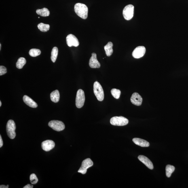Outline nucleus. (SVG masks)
I'll return each mask as SVG.
<instances>
[{"mask_svg": "<svg viewBox=\"0 0 188 188\" xmlns=\"http://www.w3.org/2000/svg\"><path fill=\"white\" fill-rule=\"evenodd\" d=\"M74 10L76 14L83 19H86L88 17V9L85 4L81 3L76 4Z\"/></svg>", "mask_w": 188, "mask_h": 188, "instance_id": "f257e3e1", "label": "nucleus"}, {"mask_svg": "<svg viewBox=\"0 0 188 188\" xmlns=\"http://www.w3.org/2000/svg\"><path fill=\"white\" fill-rule=\"evenodd\" d=\"M94 91L95 95L99 101L103 100L104 94L103 89L101 85L98 81H95L94 84Z\"/></svg>", "mask_w": 188, "mask_h": 188, "instance_id": "f03ea898", "label": "nucleus"}, {"mask_svg": "<svg viewBox=\"0 0 188 188\" xmlns=\"http://www.w3.org/2000/svg\"><path fill=\"white\" fill-rule=\"evenodd\" d=\"M16 125L13 120H9L6 125V132L7 135L11 139H13L16 136Z\"/></svg>", "mask_w": 188, "mask_h": 188, "instance_id": "7ed1b4c3", "label": "nucleus"}, {"mask_svg": "<svg viewBox=\"0 0 188 188\" xmlns=\"http://www.w3.org/2000/svg\"><path fill=\"white\" fill-rule=\"evenodd\" d=\"M110 123L115 126H123L128 124L129 120L123 117H115L112 118Z\"/></svg>", "mask_w": 188, "mask_h": 188, "instance_id": "20e7f679", "label": "nucleus"}, {"mask_svg": "<svg viewBox=\"0 0 188 188\" xmlns=\"http://www.w3.org/2000/svg\"><path fill=\"white\" fill-rule=\"evenodd\" d=\"M85 101L84 92L81 89L77 91L76 98V105L79 109L83 107Z\"/></svg>", "mask_w": 188, "mask_h": 188, "instance_id": "39448f33", "label": "nucleus"}, {"mask_svg": "<svg viewBox=\"0 0 188 188\" xmlns=\"http://www.w3.org/2000/svg\"><path fill=\"white\" fill-rule=\"evenodd\" d=\"M134 7L131 4L126 6L123 11V17L125 20H130L134 16Z\"/></svg>", "mask_w": 188, "mask_h": 188, "instance_id": "423d86ee", "label": "nucleus"}, {"mask_svg": "<svg viewBox=\"0 0 188 188\" xmlns=\"http://www.w3.org/2000/svg\"><path fill=\"white\" fill-rule=\"evenodd\" d=\"M49 126L57 132L64 130L65 128V125L62 122L58 120H52L49 122Z\"/></svg>", "mask_w": 188, "mask_h": 188, "instance_id": "0eeeda50", "label": "nucleus"}, {"mask_svg": "<svg viewBox=\"0 0 188 188\" xmlns=\"http://www.w3.org/2000/svg\"><path fill=\"white\" fill-rule=\"evenodd\" d=\"M94 163L90 159H84L81 163V166L78 170V172L82 174H85L87 172V169L93 166Z\"/></svg>", "mask_w": 188, "mask_h": 188, "instance_id": "6e6552de", "label": "nucleus"}, {"mask_svg": "<svg viewBox=\"0 0 188 188\" xmlns=\"http://www.w3.org/2000/svg\"><path fill=\"white\" fill-rule=\"evenodd\" d=\"M66 42L68 46L77 47L79 45V42L77 38L73 34H69L66 37Z\"/></svg>", "mask_w": 188, "mask_h": 188, "instance_id": "1a4fd4ad", "label": "nucleus"}, {"mask_svg": "<svg viewBox=\"0 0 188 188\" xmlns=\"http://www.w3.org/2000/svg\"><path fill=\"white\" fill-rule=\"evenodd\" d=\"M145 52L146 48L145 47L139 46L134 49L132 53V55L134 58L139 59L143 57Z\"/></svg>", "mask_w": 188, "mask_h": 188, "instance_id": "9d476101", "label": "nucleus"}, {"mask_svg": "<svg viewBox=\"0 0 188 188\" xmlns=\"http://www.w3.org/2000/svg\"><path fill=\"white\" fill-rule=\"evenodd\" d=\"M55 146L54 142L52 140H48L43 142L41 143V147L44 151H50L54 149Z\"/></svg>", "mask_w": 188, "mask_h": 188, "instance_id": "9b49d317", "label": "nucleus"}, {"mask_svg": "<svg viewBox=\"0 0 188 188\" xmlns=\"http://www.w3.org/2000/svg\"><path fill=\"white\" fill-rule=\"evenodd\" d=\"M89 65L92 68H98L100 67V64L97 59L96 53H93L92 56L89 60Z\"/></svg>", "mask_w": 188, "mask_h": 188, "instance_id": "f8f14e48", "label": "nucleus"}, {"mask_svg": "<svg viewBox=\"0 0 188 188\" xmlns=\"http://www.w3.org/2000/svg\"><path fill=\"white\" fill-rule=\"evenodd\" d=\"M130 100L133 104L135 105L139 106L142 104V98L138 93L135 92L132 94Z\"/></svg>", "mask_w": 188, "mask_h": 188, "instance_id": "ddd939ff", "label": "nucleus"}, {"mask_svg": "<svg viewBox=\"0 0 188 188\" xmlns=\"http://www.w3.org/2000/svg\"><path fill=\"white\" fill-rule=\"evenodd\" d=\"M138 159L139 160L143 163L145 166L151 170L153 169L154 168L153 165L152 163L145 156L140 155L139 156Z\"/></svg>", "mask_w": 188, "mask_h": 188, "instance_id": "4468645a", "label": "nucleus"}, {"mask_svg": "<svg viewBox=\"0 0 188 188\" xmlns=\"http://www.w3.org/2000/svg\"><path fill=\"white\" fill-rule=\"evenodd\" d=\"M132 141L136 145L141 146L142 147H148L149 146V142L139 138H134Z\"/></svg>", "mask_w": 188, "mask_h": 188, "instance_id": "2eb2a0df", "label": "nucleus"}, {"mask_svg": "<svg viewBox=\"0 0 188 188\" xmlns=\"http://www.w3.org/2000/svg\"><path fill=\"white\" fill-rule=\"evenodd\" d=\"M23 100L24 103L29 107L35 108L37 107L38 105L35 102L29 97L25 95L23 97Z\"/></svg>", "mask_w": 188, "mask_h": 188, "instance_id": "dca6fc26", "label": "nucleus"}, {"mask_svg": "<svg viewBox=\"0 0 188 188\" xmlns=\"http://www.w3.org/2000/svg\"><path fill=\"white\" fill-rule=\"evenodd\" d=\"M113 44L112 42H109L107 45L104 46V50L105 51L106 54L107 56H111L113 54Z\"/></svg>", "mask_w": 188, "mask_h": 188, "instance_id": "f3484780", "label": "nucleus"}, {"mask_svg": "<svg viewBox=\"0 0 188 188\" xmlns=\"http://www.w3.org/2000/svg\"><path fill=\"white\" fill-rule=\"evenodd\" d=\"M50 98L52 101L56 103L58 102L60 99V94L59 91L56 90L53 91L50 94Z\"/></svg>", "mask_w": 188, "mask_h": 188, "instance_id": "a211bd4d", "label": "nucleus"}, {"mask_svg": "<svg viewBox=\"0 0 188 188\" xmlns=\"http://www.w3.org/2000/svg\"><path fill=\"white\" fill-rule=\"evenodd\" d=\"M37 14L42 16H48L50 15V12L49 9L46 8L41 9H38L36 11Z\"/></svg>", "mask_w": 188, "mask_h": 188, "instance_id": "6ab92c4d", "label": "nucleus"}, {"mask_svg": "<svg viewBox=\"0 0 188 188\" xmlns=\"http://www.w3.org/2000/svg\"><path fill=\"white\" fill-rule=\"evenodd\" d=\"M175 170V167L170 165H167L166 167V174L167 177H170Z\"/></svg>", "mask_w": 188, "mask_h": 188, "instance_id": "aec40b11", "label": "nucleus"}, {"mask_svg": "<svg viewBox=\"0 0 188 188\" xmlns=\"http://www.w3.org/2000/svg\"><path fill=\"white\" fill-rule=\"evenodd\" d=\"M58 53V50L57 47H54L52 49L51 52V60L53 62H55L56 61Z\"/></svg>", "mask_w": 188, "mask_h": 188, "instance_id": "412c9836", "label": "nucleus"}, {"mask_svg": "<svg viewBox=\"0 0 188 188\" xmlns=\"http://www.w3.org/2000/svg\"><path fill=\"white\" fill-rule=\"evenodd\" d=\"M26 63V59L24 58L21 57L18 59L16 63V67L19 69H22Z\"/></svg>", "mask_w": 188, "mask_h": 188, "instance_id": "4be33fe9", "label": "nucleus"}, {"mask_svg": "<svg viewBox=\"0 0 188 188\" xmlns=\"http://www.w3.org/2000/svg\"><path fill=\"white\" fill-rule=\"evenodd\" d=\"M37 27L41 31L45 32L48 31L50 29V26L48 24H45L41 23L38 24Z\"/></svg>", "mask_w": 188, "mask_h": 188, "instance_id": "5701e85b", "label": "nucleus"}, {"mask_svg": "<svg viewBox=\"0 0 188 188\" xmlns=\"http://www.w3.org/2000/svg\"><path fill=\"white\" fill-rule=\"evenodd\" d=\"M112 95L116 99H119L121 94V91L119 89H113L111 91Z\"/></svg>", "mask_w": 188, "mask_h": 188, "instance_id": "b1692460", "label": "nucleus"}, {"mask_svg": "<svg viewBox=\"0 0 188 188\" xmlns=\"http://www.w3.org/2000/svg\"><path fill=\"white\" fill-rule=\"evenodd\" d=\"M41 54V51L38 49H31L29 52V55L32 57H36L39 56Z\"/></svg>", "mask_w": 188, "mask_h": 188, "instance_id": "393cba45", "label": "nucleus"}, {"mask_svg": "<svg viewBox=\"0 0 188 188\" xmlns=\"http://www.w3.org/2000/svg\"><path fill=\"white\" fill-rule=\"evenodd\" d=\"M30 182L32 184H36L38 182V178L36 174H33L30 175Z\"/></svg>", "mask_w": 188, "mask_h": 188, "instance_id": "a878e982", "label": "nucleus"}, {"mask_svg": "<svg viewBox=\"0 0 188 188\" xmlns=\"http://www.w3.org/2000/svg\"><path fill=\"white\" fill-rule=\"evenodd\" d=\"M7 69L4 66H0V75L1 76L7 73Z\"/></svg>", "mask_w": 188, "mask_h": 188, "instance_id": "bb28decb", "label": "nucleus"}, {"mask_svg": "<svg viewBox=\"0 0 188 188\" xmlns=\"http://www.w3.org/2000/svg\"><path fill=\"white\" fill-rule=\"evenodd\" d=\"M3 141L2 139L1 136H0V147H1L3 146Z\"/></svg>", "mask_w": 188, "mask_h": 188, "instance_id": "cd10ccee", "label": "nucleus"}, {"mask_svg": "<svg viewBox=\"0 0 188 188\" xmlns=\"http://www.w3.org/2000/svg\"><path fill=\"white\" fill-rule=\"evenodd\" d=\"M33 186L30 185L29 184H27L23 187L24 188H33Z\"/></svg>", "mask_w": 188, "mask_h": 188, "instance_id": "c85d7f7f", "label": "nucleus"}, {"mask_svg": "<svg viewBox=\"0 0 188 188\" xmlns=\"http://www.w3.org/2000/svg\"><path fill=\"white\" fill-rule=\"evenodd\" d=\"M9 187V185H8L7 186H5L4 185H1L0 186V188H8Z\"/></svg>", "mask_w": 188, "mask_h": 188, "instance_id": "c756f323", "label": "nucleus"}, {"mask_svg": "<svg viewBox=\"0 0 188 188\" xmlns=\"http://www.w3.org/2000/svg\"><path fill=\"white\" fill-rule=\"evenodd\" d=\"M1 101H0V107H1Z\"/></svg>", "mask_w": 188, "mask_h": 188, "instance_id": "7c9ffc66", "label": "nucleus"}, {"mask_svg": "<svg viewBox=\"0 0 188 188\" xmlns=\"http://www.w3.org/2000/svg\"><path fill=\"white\" fill-rule=\"evenodd\" d=\"M1 44H0V50H1Z\"/></svg>", "mask_w": 188, "mask_h": 188, "instance_id": "2f4dec72", "label": "nucleus"}]
</instances>
